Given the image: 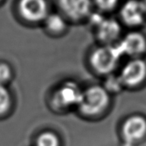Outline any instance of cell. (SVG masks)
Wrapping results in <instances>:
<instances>
[{
	"label": "cell",
	"mask_w": 146,
	"mask_h": 146,
	"mask_svg": "<svg viewBox=\"0 0 146 146\" xmlns=\"http://www.w3.org/2000/svg\"><path fill=\"white\" fill-rule=\"evenodd\" d=\"M118 19L123 27L139 29L146 24V7L143 0H125L118 9Z\"/></svg>",
	"instance_id": "1"
},
{
	"label": "cell",
	"mask_w": 146,
	"mask_h": 146,
	"mask_svg": "<svg viewBox=\"0 0 146 146\" xmlns=\"http://www.w3.org/2000/svg\"><path fill=\"white\" fill-rule=\"evenodd\" d=\"M123 57L116 43L103 45L93 52L90 61L94 68L102 74H108L115 69Z\"/></svg>",
	"instance_id": "2"
},
{
	"label": "cell",
	"mask_w": 146,
	"mask_h": 146,
	"mask_svg": "<svg viewBox=\"0 0 146 146\" xmlns=\"http://www.w3.org/2000/svg\"><path fill=\"white\" fill-rule=\"evenodd\" d=\"M109 102V95L107 90L100 86L90 87L83 92L79 107L83 113L94 115L105 109Z\"/></svg>",
	"instance_id": "3"
},
{
	"label": "cell",
	"mask_w": 146,
	"mask_h": 146,
	"mask_svg": "<svg viewBox=\"0 0 146 146\" xmlns=\"http://www.w3.org/2000/svg\"><path fill=\"white\" fill-rule=\"evenodd\" d=\"M116 45L123 57H138L146 51V35L139 29L130 30L122 35Z\"/></svg>",
	"instance_id": "4"
},
{
	"label": "cell",
	"mask_w": 146,
	"mask_h": 146,
	"mask_svg": "<svg viewBox=\"0 0 146 146\" xmlns=\"http://www.w3.org/2000/svg\"><path fill=\"white\" fill-rule=\"evenodd\" d=\"M95 28L97 37L103 45L115 44L123 35V26L118 18L105 17Z\"/></svg>",
	"instance_id": "5"
},
{
	"label": "cell",
	"mask_w": 146,
	"mask_h": 146,
	"mask_svg": "<svg viewBox=\"0 0 146 146\" xmlns=\"http://www.w3.org/2000/svg\"><path fill=\"white\" fill-rule=\"evenodd\" d=\"M146 76V62L140 57L131 58L121 70L119 80L122 84L135 86Z\"/></svg>",
	"instance_id": "6"
},
{
	"label": "cell",
	"mask_w": 146,
	"mask_h": 146,
	"mask_svg": "<svg viewBox=\"0 0 146 146\" xmlns=\"http://www.w3.org/2000/svg\"><path fill=\"white\" fill-rule=\"evenodd\" d=\"M18 7L21 16L32 22L46 19L48 15V5L46 0H20Z\"/></svg>",
	"instance_id": "7"
},
{
	"label": "cell",
	"mask_w": 146,
	"mask_h": 146,
	"mask_svg": "<svg viewBox=\"0 0 146 146\" xmlns=\"http://www.w3.org/2000/svg\"><path fill=\"white\" fill-rule=\"evenodd\" d=\"M61 10L69 18L80 21L92 13L91 0H59Z\"/></svg>",
	"instance_id": "8"
},
{
	"label": "cell",
	"mask_w": 146,
	"mask_h": 146,
	"mask_svg": "<svg viewBox=\"0 0 146 146\" xmlns=\"http://www.w3.org/2000/svg\"><path fill=\"white\" fill-rule=\"evenodd\" d=\"M83 92L76 83L68 82L60 86L55 94V103L62 107L80 105Z\"/></svg>",
	"instance_id": "9"
},
{
	"label": "cell",
	"mask_w": 146,
	"mask_h": 146,
	"mask_svg": "<svg viewBox=\"0 0 146 146\" xmlns=\"http://www.w3.org/2000/svg\"><path fill=\"white\" fill-rule=\"evenodd\" d=\"M124 138L128 142H137L146 133V120L141 115H133L127 119L123 127Z\"/></svg>",
	"instance_id": "10"
},
{
	"label": "cell",
	"mask_w": 146,
	"mask_h": 146,
	"mask_svg": "<svg viewBox=\"0 0 146 146\" xmlns=\"http://www.w3.org/2000/svg\"><path fill=\"white\" fill-rule=\"evenodd\" d=\"M45 20L46 29L54 33L63 32L66 28V22L64 19L57 13L48 14Z\"/></svg>",
	"instance_id": "11"
},
{
	"label": "cell",
	"mask_w": 146,
	"mask_h": 146,
	"mask_svg": "<svg viewBox=\"0 0 146 146\" xmlns=\"http://www.w3.org/2000/svg\"><path fill=\"white\" fill-rule=\"evenodd\" d=\"M94 3L101 13H110L119 9L121 0H94Z\"/></svg>",
	"instance_id": "12"
},
{
	"label": "cell",
	"mask_w": 146,
	"mask_h": 146,
	"mask_svg": "<svg viewBox=\"0 0 146 146\" xmlns=\"http://www.w3.org/2000/svg\"><path fill=\"white\" fill-rule=\"evenodd\" d=\"M37 146H59V140L54 133L46 132L38 137Z\"/></svg>",
	"instance_id": "13"
},
{
	"label": "cell",
	"mask_w": 146,
	"mask_h": 146,
	"mask_svg": "<svg viewBox=\"0 0 146 146\" xmlns=\"http://www.w3.org/2000/svg\"><path fill=\"white\" fill-rule=\"evenodd\" d=\"M10 106V94L7 87L0 83V114L9 109Z\"/></svg>",
	"instance_id": "14"
},
{
	"label": "cell",
	"mask_w": 146,
	"mask_h": 146,
	"mask_svg": "<svg viewBox=\"0 0 146 146\" xmlns=\"http://www.w3.org/2000/svg\"><path fill=\"white\" fill-rule=\"evenodd\" d=\"M11 75L10 67L6 64H0V83L6 82L7 80L10 79Z\"/></svg>",
	"instance_id": "15"
},
{
	"label": "cell",
	"mask_w": 146,
	"mask_h": 146,
	"mask_svg": "<svg viewBox=\"0 0 146 146\" xmlns=\"http://www.w3.org/2000/svg\"><path fill=\"white\" fill-rule=\"evenodd\" d=\"M143 1H144V3H145V6L146 7V0H143Z\"/></svg>",
	"instance_id": "16"
}]
</instances>
